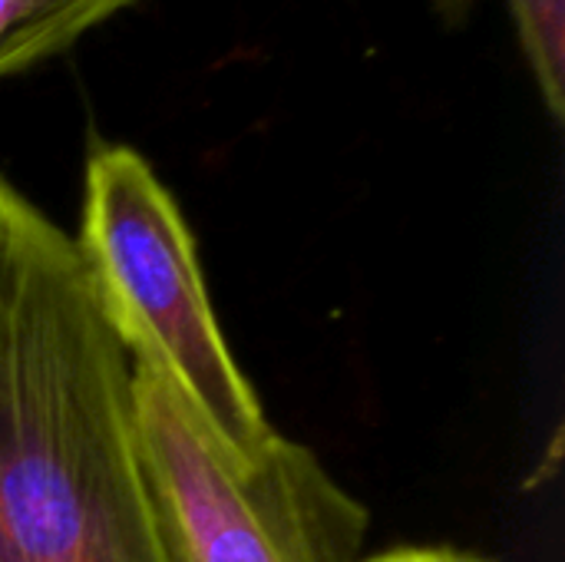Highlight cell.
<instances>
[{
	"mask_svg": "<svg viewBox=\"0 0 565 562\" xmlns=\"http://www.w3.org/2000/svg\"><path fill=\"white\" fill-rule=\"evenodd\" d=\"M20 199H23V195H20L13 185H7V182L0 179V225H3V222L10 219V212L20 205Z\"/></svg>",
	"mask_w": 565,
	"mask_h": 562,
	"instance_id": "ba28073f",
	"label": "cell"
},
{
	"mask_svg": "<svg viewBox=\"0 0 565 562\" xmlns=\"http://www.w3.org/2000/svg\"><path fill=\"white\" fill-rule=\"evenodd\" d=\"M132 421L172 562H361L367 510L301 444L252 464L222 450L179 394L132 364Z\"/></svg>",
	"mask_w": 565,
	"mask_h": 562,
	"instance_id": "3957f363",
	"label": "cell"
},
{
	"mask_svg": "<svg viewBox=\"0 0 565 562\" xmlns=\"http://www.w3.org/2000/svg\"><path fill=\"white\" fill-rule=\"evenodd\" d=\"M139 0H0V79L66 53Z\"/></svg>",
	"mask_w": 565,
	"mask_h": 562,
	"instance_id": "277c9868",
	"label": "cell"
},
{
	"mask_svg": "<svg viewBox=\"0 0 565 562\" xmlns=\"http://www.w3.org/2000/svg\"><path fill=\"white\" fill-rule=\"evenodd\" d=\"M73 242L129 361L162 378L222 450L258 460L278 431L228 351L175 195L136 149L89 152Z\"/></svg>",
	"mask_w": 565,
	"mask_h": 562,
	"instance_id": "7a4b0ae2",
	"label": "cell"
},
{
	"mask_svg": "<svg viewBox=\"0 0 565 562\" xmlns=\"http://www.w3.org/2000/svg\"><path fill=\"white\" fill-rule=\"evenodd\" d=\"M434 3H437V13L447 23H463L470 17V10L477 7V0H434Z\"/></svg>",
	"mask_w": 565,
	"mask_h": 562,
	"instance_id": "52a82bcc",
	"label": "cell"
},
{
	"mask_svg": "<svg viewBox=\"0 0 565 562\" xmlns=\"http://www.w3.org/2000/svg\"><path fill=\"white\" fill-rule=\"evenodd\" d=\"M520 50L556 123L565 119V0H507Z\"/></svg>",
	"mask_w": 565,
	"mask_h": 562,
	"instance_id": "5b68a950",
	"label": "cell"
},
{
	"mask_svg": "<svg viewBox=\"0 0 565 562\" xmlns=\"http://www.w3.org/2000/svg\"><path fill=\"white\" fill-rule=\"evenodd\" d=\"M0 562H172L132 361L73 235L26 199L0 225Z\"/></svg>",
	"mask_w": 565,
	"mask_h": 562,
	"instance_id": "6da1fadb",
	"label": "cell"
},
{
	"mask_svg": "<svg viewBox=\"0 0 565 562\" xmlns=\"http://www.w3.org/2000/svg\"><path fill=\"white\" fill-rule=\"evenodd\" d=\"M361 562H487L473 553H460L450 547H394L377 556H364Z\"/></svg>",
	"mask_w": 565,
	"mask_h": 562,
	"instance_id": "8992f818",
	"label": "cell"
}]
</instances>
